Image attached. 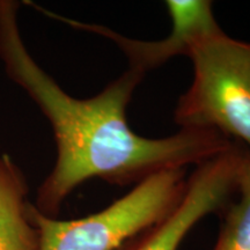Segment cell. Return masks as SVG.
Returning <instances> with one entry per match:
<instances>
[{
	"label": "cell",
	"mask_w": 250,
	"mask_h": 250,
	"mask_svg": "<svg viewBox=\"0 0 250 250\" xmlns=\"http://www.w3.org/2000/svg\"><path fill=\"white\" fill-rule=\"evenodd\" d=\"M19 6L0 0V59L9 79L36 103L54 131L57 159L34 204L42 214L55 218L66 197L94 177L134 186L161 170L201 165L235 144L210 130L181 129L160 139L134 132L126 108L145 74L132 68L93 98L68 95L28 52L19 29Z\"/></svg>",
	"instance_id": "1"
},
{
	"label": "cell",
	"mask_w": 250,
	"mask_h": 250,
	"mask_svg": "<svg viewBox=\"0 0 250 250\" xmlns=\"http://www.w3.org/2000/svg\"><path fill=\"white\" fill-rule=\"evenodd\" d=\"M188 57L193 79L179 99L175 122L181 129L214 131L250 151V43L219 29Z\"/></svg>",
	"instance_id": "2"
},
{
	"label": "cell",
	"mask_w": 250,
	"mask_h": 250,
	"mask_svg": "<svg viewBox=\"0 0 250 250\" xmlns=\"http://www.w3.org/2000/svg\"><path fill=\"white\" fill-rule=\"evenodd\" d=\"M187 181L186 169L161 170L103 210L74 220L46 217L31 203L27 213L39 230L40 250H118L179 205Z\"/></svg>",
	"instance_id": "3"
},
{
	"label": "cell",
	"mask_w": 250,
	"mask_h": 250,
	"mask_svg": "<svg viewBox=\"0 0 250 250\" xmlns=\"http://www.w3.org/2000/svg\"><path fill=\"white\" fill-rule=\"evenodd\" d=\"M250 151L230 148L197 166L188 177L186 192L167 217L133 237L118 250H179L190 230L206 215L223 212L237 193Z\"/></svg>",
	"instance_id": "4"
},
{
	"label": "cell",
	"mask_w": 250,
	"mask_h": 250,
	"mask_svg": "<svg viewBox=\"0 0 250 250\" xmlns=\"http://www.w3.org/2000/svg\"><path fill=\"white\" fill-rule=\"evenodd\" d=\"M166 7L171 18V31L167 37L155 42L127 39L96 24H83L65 19L64 21L114 41L129 59L130 68L145 74L175 56H188L198 41L221 29L215 21L211 1L169 0L166 1Z\"/></svg>",
	"instance_id": "5"
},
{
	"label": "cell",
	"mask_w": 250,
	"mask_h": 250,
	"mask_svg": "<svg viewBox=\"0 0 250 250\" xmlns=\"http://www.w3.org/2000/svg\"><path fill=\"white\" fill-rule=\"evenodd\" d=\"M28 186L22 170L0 155V250H40L37 228L29 220Z\"/></svg>",
	"instance_id": "6"
},
{
	"label": "cell",
	"mask_w": 250,
	"mask_h": 250,
	"mask_svg": "<svg viewBox=\"0 0 250 250\" xmlns=\"http://www.w3.org/2000/svg\"><path fill=\"white\" fill-rule=\"evenodd\" d=\"M237 195L239 199L223 211L220 233L212 250H250V154Z\"/></svg>",
	"instance_id": "7"
}]
</instances>
